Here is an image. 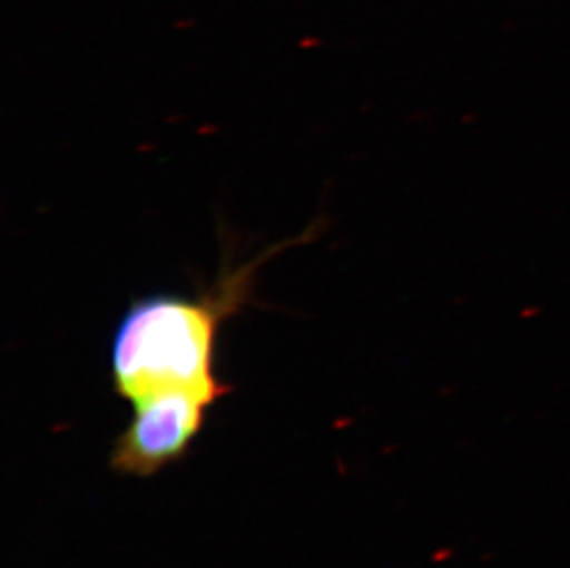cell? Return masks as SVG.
<instances>
[{"mask_svg":"<svg viewBox=\"0 0 570 568\" xmlns=\"http://www.w3.org/2000/svg\"><path fill=\"white\" fill-rule=\"evenodd\" d=\"M281 242L248 263L229 264L226 255L215 283L202 294H151L129 303L120 316L111 349V382L128 402L154 393L196 392L220 401L229 386L216 376V343L222 325L249 305L258 266L275 253L299 244Z\"/></svg>","mask_w":570,"mask_h":568,"instance_id":"obj_1","label":"cell"},{"mask_svg":"<svg viewBox=\"0 0 570 568\" xmlns=\"http://www.w3.org/2000/svg\"><path fill=\"white\" fill-rule=\"evenodd\" d=\"M215 401L196 392H161L131 402L134 418L111 454L115 471L151 477L179 460Z\"/></svg>","mask_w":570,"mask_h":568,"instance_id":"obj_2","label":"cell"}]
</instances>
